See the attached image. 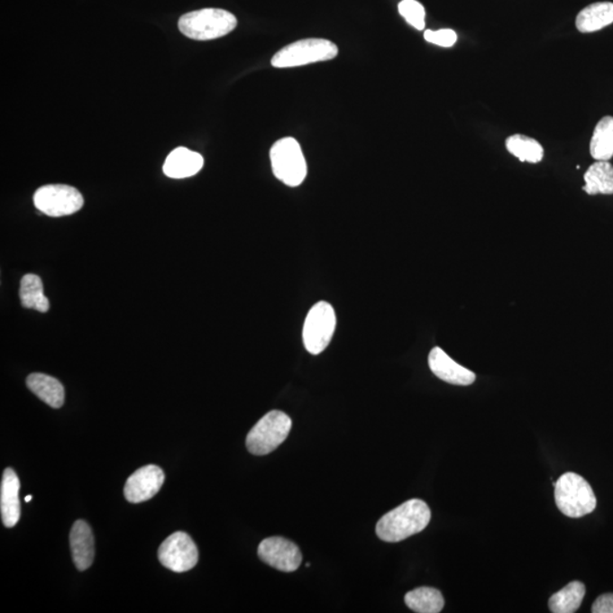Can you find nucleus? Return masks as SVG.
I'll return each instance as SVG.
<instances>
[{"instance_id": "26", "label": "nucleus", "mask_w": 613, "mask_h": 613, "mask_svg": "<svg viewBox=\"0 0 613 613\" xmlns=\"http://www.w3.org/2000/svg\"><path fill=\"white\" fill-rule=\"evenodd\" d=\"M593 613H613V594H603L595 599L592 606Z\"/></svg>"}, {"instance_id": "14", "label": "nucleus", "mask_w": 613, "mask_h": 613, "mask_svg": "<svg viewBox=\"0 0 613 613\" xmlns=\"http://www.w3.org/2000/svg\"><path fill=\"white\" fill-rule=\"evenodd\" d=\"M69 543L74 564L78 571H86L94 563L95 558L94 534L86 521L78 520L74 523Z\"/></svg>"}, {"instance_id": "1", "label": "nucleus", "mask_w": 613, "mask_h": 613, "mask_svg": "<svg viewBox=\"0 0 613 613\" xmlns=\"http://www.w3.org/2000/svg\"><path fill=\"white\" fill-rule=\"evenodd\" d=\"M431 517L427 503L413 499L384 515L376 526V534L384 542H401L423 532Z\"/></svg>"}, {"instance_id": "23", "label": "nucleus", "mask_w": 613, "mask_h": 613, "mask_svg": "<svg viewBox=\"0 0 613 613\" xmlns=\"http://www.w3.org/2000/svg\"><path fill=\"white\" fill-rule=\"evenodd\" d=\"M506 147L512 156L517 157L520 161L537 164L544 157V149L535 139L526 137V135L515 134L507 139Z\"/></svg>"}, {"instance_id": "10", "label": "nucleus", "mask_w": 613, "mask_h": 613, "mask_svg": "<svg viewBox=\"0 0 613 613\" xmlns=\"http://www.w3.org/2000/svg\"><path fill=\"white\" fill-rule=\"evenodd\" d=\"M258 555L269 566L284 572H296L300 567L302 554L295 543L283 537H270L258 547Z\"/></svg>"}, {"instance_id": "4", "label": "nucleus", "mask_w": 613, "mask_h": 613, "mask_svg": "<svg viewBox=\"0 0 613 613\" xmlns=\"http://www.w3.org/2000/svg\"><path fill=\"white\" fill-rule=\"evenodd\" d=\"M275 178L288 187H299L305 181L308 169L299 142L283 138L273 144L270 152Z\"/></svg>"}, {"instance_id": "12", "label": "nucleus", "mask_w": 613, "mask_h": 613, "mask_svg": "<svg viewBox=\"0 0 613 613\" xmlns=\"http://www.w3.org/2000/svg\"><path fill=\"white\" fill-rule=\"evenodd\" d=\"M428 366L433 374L444 382L467 387L475 382L476 375L467 368L459 365L439 347L432 349L428 356Z\"/></svg>"}, {"instance_id": "27", "label": "nucleus", "mask_w": 613, "mask_h": 613, "mask_svg": "<svg viewBox=\"0 0 613 613\" xmlns=\"http://www.w3.org/2000/svg\"><path fill=\"white\" fill-rule=\"evenodd\" d=\"M31 499H32V497H31V496L26 497V498H25V502H30V501H31Z\"/></svg>"}, {"instance_id": "17", "label": "nucleus", "mask_w": 613, "mask_h": 613, "mask_svg": "<svg viewBox=\"0 0 613 613\" xmlns=\"http://www.w3.org/2000/svg\"><path fill=\"white\" fill-rule=\"evenodd\" d=\"M613 23V3L590 4L578 13L576 28L581 33L597 32Z\"/></svg>"}, {"instance_id": "20", "label": "nucleus", "mask_w": 613, "mask_h": 613, "mask_svg": "<svg viewBox=\"0 0 613 613\" xmlns=\"http://www.w3.org/2000/svg\"><path fill=\"white\" fill-rule=\"evenodd\" d=\"M590 155L598 161H608L613 157V117H603L595 126L590 146Z\"/></svg>"}, {"instance_id": "15", "label": "nucleus", "mask_w": 613, "mask_h": 613, "mask_svg": "<svg viewBox=\"0 0 613 613\" xmlns=\"http://www.w3.org/2000/svg\"><path fill=\"white\" fill-rule=\"evenodd\" d=\"M204 166V157L198 152L179 147L169 153L164 164V173L170 178L194 177Z\"/></svg>"}, {"instance_id": "22", "label": "nucleus", "mask_w": 613, "mask_h": 613, "mask_svg": "<svg viewBox=\"0 0 613 613\" xmlns=\"http://www.w3.org/2000/svg\"><path fill=\"white\" fill-rule=\"evenodd\" d=\"M586 593L585 585L581 581H572L559 590L558 593L552 595L549 607L554 613H573L580 608Z\"/></svg>"}, {"instance_id": "16", "label": "nucleus", "mask_w": 613, "mask_h": 613, "mask_svg": "<svg viewBox=\"0 0 613 613\" xmlns=\"http://www.w3.org/2000/svg\"><path fill=\"white\" fill-rule=\"evenodd\" d=\"M26 387L51 408L59 409L64 405L65 391L63 385L59 380L51 378L50 375L31 374L26 379Z\"/></svg>"}, {"instance_id": "2", "label": "nucleus", "mask_w": 613, "mask_h": 613, "mask_svg": "<svg viewBox=\"0 0 613 613\" xmlns=\"http://www.w3.org/2000/svg\"><path fill=\"white\" fill-rule=\"evenodd\" d=\"M236 24L238 21L232 13L220 8H204L181 16L178 29L188 38L205 41L226 36Z\"/></svg>"}, {"instance_id": "11", "label": "nucleus", "mask_w": 613, "mask_h": 613, "mask_svg": "<svg viewBox=\"0 0 613 613\" xmlns=\"http://www.w3.org/2000/svg\"><path fill=\"white\" fill-rule=\"evenodd\" d=\"M165 480L164 471L155 465L140 468L126 480L124 496L131 503L151 500L160 492Z\"/></svg>"}, {"instance_id": "25", "label": "nucleus", "mask_w": 613, "mask_h": 613, "mask_svg": "<svg viewBox=\"0 0 613 613\" xmlns=\"http://www.w3.org/2000/svg\"><path fill=\"white\" fill-rule=\"evenodd\" d=\"M425 41L435 43L440 47H453L457 42V33L453 30L444 29L439 31L426 30L424 33Z\"/></svg>"}, {"instance_id": "7", "label": "nucleus", "mask_w": 613, "mask_h": 613, "mask_svg": "<svg viewBox=\"0 0 613 613\" xmlns=\"http://www.w3.org/2000/svg\"><path fill=\"white\" fill-rule=\"evenodd\" d=\"M336 327L335 310L326 301H319L306 315L302 330V340L306 352L316 354L324 352L331 343Z\"/></svg>"}, {"instance_id": "13", "label": "nucleus", "mask_w": 613, "mask_h": 613, "mask_svg": "<svg viewBox=\"0 0 613 613\" xmlns=\"http://www.w3.org/2000/svg\"><path fill=\"white\" fill-rule=\"evenodd\" d=\"M20 480L12 468H7L3 474L0 486V511L5 527H14L21 517V503L19 498Z\"/></svg>"}, {"instance_id": "5", "label": "nucleus", "mask_w": 613, "mask_h": 613, "mask_svg": "<svg viewBox=\"0 0 613 613\" xmlns=\"http://www.w3.org/2000/svg\"><path fill=\"white\" fill-rule=\"evenodd\" d=\"M292 427V420L283 411L273 410L266 414L247 436L249 453L265 455L273 453L287 440Z\"/></svg>"}, {"instance_id": "3", "label": "nucleus", "mask_w": 613, "mask_h": 613, "mask_svg": "<svg viewBox=\"0 0 613 613\" xmlns=\"http://www.w3.org/2000/svg\"><path fill=\"white\" fill-rule=\"evenodd\" d=\"M554 498L558 509L571 518L592 514L597 497L589 481L575 472H566L554 483Z\"/></svg>"}, {"instance_id": "8", "label": "nucleus", "mask_w": 613, "mask_h": 613, "mask_svg": "<svg viewBox=\"0 0 613 613\" xmlns=\"http://www.w3.org/2000/svg\"><path fill=\"white\" fill-rule=\"evenodd\" d=\"M38 210L50 217L69 216L82 208L83 197L76 188L64 184H50L39 188L33 196Z\"/></svg>"}, {"instance_id": "6", "label": "nucleus", "mask_w": 613, "mask_h": 613, "mask_svg": "<svg viewBox=\"0 0 613 613\" xmlns=\"http://www.w3.org/2000/svg\"><path fill=\"white\" fill-rule=\"evenodd\" d=\"M339 54L335 43L326 39H305L291 43L279 50L271 59L276 69L304 67V65L319 63L334 59Z\"/></svg>"}, {"instance_id": "24", "label": "nucleus", "mask_w": 613, "mask_h": 613, "mask_svg": "<svg viewBox=\"0 0 613 613\" xmlns=\"http://www.w3.org/2000/svg\"><path fill=\"white\" fill-rule=\"evenodd\" d=\"M398 13L404 17V19L408 22L411 26L415 29L424 30L425 29V17H426V12L425 8L417 2V0H402L398 4Z\"/></svg>"}, {"instance_id": "19", "label": "nucleus", "mask_w": 613, "mask_h": 613, "mask_svg": "<svg viewBox=\"0 0 613 613\" xmlns=\"http://www.w3.org/2000/svg\"><path fill=\"white\" fill-rule=\"evenodd\" d=\"M21 304L24 308L46 313L50 310V300L43 295V284L38 275L26 274L21 279Z\"/></svg>"}, {"instance_id": "21", "label": "nucleus", "mask_w": 613, "mask_h": 613, "mask_svg": "<svg viewBox=\"0 0 613 613\" xmlns=\"http://www.w3.org/2000/svg\"><path fill=\"white\" fill-rule=\"evenodd\" d=\"M407 606L417 613H439L444 608V598L439 590L419 588L406 594Z\"/></svg>"}, {"instance_id": "18", "label": "nucleus", "mask_w": 613, "mask_h": 613, "mask_svg": "<svg viewBox=\"0 0 613 613\" xmlns=\"http://www.w3.org/2000/svg\"><path fill=\"white\" fill-rule=\"evenodd\" d=\"M582 190L590 196L613 195V166L608 161H597L584 175Z\"/></svg>"}, {"instance_id": "9", "label": "nucleus", "mask_w": 613, "mask_h": 613, "mask_svg": "<svg viewBox=\"0 0 613 613\" xmlns=\"http://www.w3.org/2000/svg\"><path fill=\"white\" fill-rule=\"evenodd\" d=\"M198 549L187 533L177 532L161 543L159 559L164 567L174 572L191 571L198 563Z\"/></svg>"}]
</instances>
